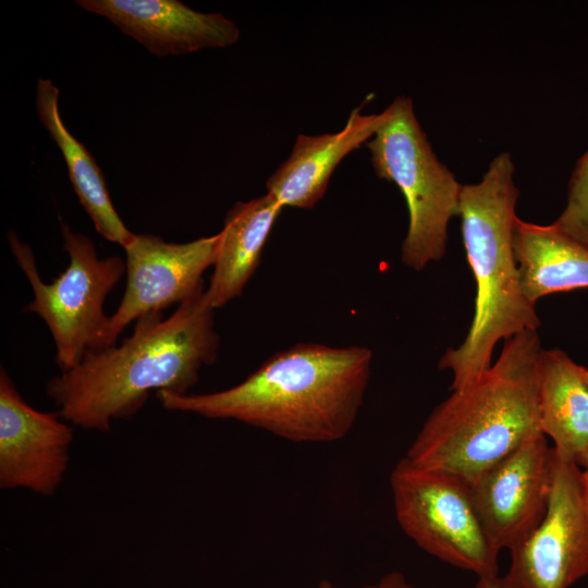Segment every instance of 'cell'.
<instances>
[{"instance_id":"obj_1","label":"cell","mask_w":588,"mask_h":588,"mask_svg":"<svg viewBox=\"0 0 588 588\" xmlns=\"http://www.w3.org/2000/svg\"><path fill=\"white\" fill-rule=\"evenodd\" d=\"M371 364L366 346L299 343L274 353L229 389L155 395L168 411L237 420L295 443H330L353 428Z\"/></svg>"},{"instance_id":"obj_2","label":"cell","mask_w":588,"mask_h":588,"mask_svg":"<svg viewBox=\"0 0 588 588\" xmlns=\"http://www.w3.org/2000/svg\"><path fill=\"white\" fill-rule=\"evenodd\" d=\"M200 289L168 318L149 314L135 321L119 345L86 353L46 387L58 413L71 425L109 432L112 422L137 414L150 394H187L204 366L218 357L215 311Z\"/></svg>"},{"instance_id":"obj_3","label":"cell","mask_w":588,"mask_h":588,"mask_svg":"<svg viewBox=\"0 0 588 588\" xmlns=\"http://www.w3.org/2000/svg\"><path fill=\"white\" fill-rule=\"evenodd\" d=\"M541 350L538 331L506 339L495 363L479 379L453 390L432 411L406 457L470 485L540 432L537 365Z\"/></svg>"},{"instance_id":"obj_4","label":"cell","mask_w":588,"mask_h":588,"mask_svg":"<svg viewBox=\"0 0 588 588\" xmlns=\"http://www.w3.org/2000/svg\"><path fill=\"white\" fill-rule=\"evenodd\" d=\"M513 175L510 154L501 152L479 183L462 186L457 216L476 297L465 339L439 360V368L453 376L452 390L473 383L490 368L501 340L540 327L535 305L522 292L513 249L519 195Z\"/></svg>"},{"instance_id":"obj_5","label":"cell","mask_w":588,"mask_h":588,"mask_svg":"<svg viewBox=\"0 0 588 588\" xmlns=\"http://www.w3.org/2000/svg\"><path fill=\"white\" fill-rule=\"evenodd\" d=\"M367 142L378 177L394 183L408 210L402 262L416 271L445 254L448 225L457 216L462 186L438 160L414 113L412 100L400 96Z\"/></svg>"},{"instance_id":"obj_6","label":"cell","mask_w":588,"mask_h":588,"mask_svg":"<svg viewBox=\"0 0 588 588\" xmlns=\"http://www.w3.org/2000/svg\"><path fill=\"white\" fill-rule=\"evenodd\" d=\"M61 232L70 264L51 283L40 278L27 243L14 231L8 233V242L34 293L24 310L45 321L54 342L56 364L65 371L77 366L86 353L115 345L103 305L125 274V261L115 255L99 258L93 241L64 222Z\"/></svg>"},{"instance_id":"obj_7","label":"cell","mask_w":588,"mask_h":588,"mask_svg":"<svg viewBox=\"0 0 588 588\" xmlns=\"http://www.w3.org/2000/svg\"><path fill=\"white\" fill-rule=\"evenodd\" d=\"M390 486L397 524L421 550L477 578L499 576V551L465 480L405 456L393 467Z\"/></svg>"},{"instance_id":"obj_8","label":"cell","mask_w":588,"mask_h":588,"mask_svg":"<svg viewBox=\"0 0 588 588\" xmlns=\"http://www.w3.org/2000/svg\"><path fill=\"white\" fill-rule=\"evenodd\" d=\"M578 463L553 448L544 517L510 550L503 588H569L588 575V505Z\"/></svg>"},{"instance_id":"obj_9","label":"cell","mask_w":588,"mask_h":588,"mask_svg":"<svg viewBox=\"0 0 588 588\" xmlns=\"http://www.w3.org/2000/svg\"><path fill=\"white\" fill-rule=\"evenodd\" d=\"M553 482V446L540 431L469 485L485 531L500 552L523 541L542 520Z\"/></svg>"},{"instance_id":"obj_10","label":"cell","mask_w":588,"mask_h":588,"mask_svg":"<svg viewBox=\"0 0 588 588\" xmlns=\"http://www.w3.org/2000/svg\"><path fill=\"white\" fill-rule=\"evenodd\" d=\"M218 238L217 233L172 243L155 234H135L124 247L126 285L110 316L112 344L130 323L179 306L203 289V274L215 262Z\"/></svg>"},{"instance_id":"obj_11","label":"cell","mask_w":588,"mask_h":588,"mask_svg":"<svg viewBox=\"0 0 588 588\" xmlns=\"http://www.w3.org/2000/svg\"><path fill=\"white\" fill-rule=\"evenodd\" d=\"M71 424L29 405L0 369V488L51 497L70 464Z\"/></svg>"},{"instance_id":"obj_12","label":"cell","mask_w":588,"mask_h":588,"mask_svg":"<svg viewBox=\"0 0 588 588\" xmlns=\"http://www.w3.org/2000/svg\"><path fill=\"white\" fill-rule=\"evenodd\" d=\"M88 12L112 22L157 57L224 48L240 38L221 13L195 11L177 0H77Z\"/></svg>"},{"instance_id":"obj_13","label":"cell","mask_w":588,"mask_h":588,"mask_svg":"<svg viewBox=\"0 0 588 588\" xmlns=\"http://www.w3.org/2000/svg\"><path fill=\"white\" fill-rule=\"evenodd\" d=\"M384 118V111L362 114L360 108H356L336 133L299 134L290 157L267 180V194L283 208L315 207L323 197L335 168L375 135Z\"/></svg>"},{"instance_id":"obj_14","label":"cell","mask_w":588,"mask_h":588,"mask_svg":"<svg viewBox=\"0 0 588 588\" xmlns=\"http://www.w3.org/2000/svg\"><path fill=\"white\" fill-rule=\"evenodd\" d=\"M283 207L269 194L236 203L226 213L205 290L208 304L218 309L242 295L255 274L270 232Z\"/></svg>"},{"instance_id":"obj_15","label":"cell","mask_w":588,"mask_h":588,"mask_svg":"<svg viewBox=\"0 0 588 588\" xmlns=\"http://www.w3.org/2000/svg\"><path fill=\"white\" fill-rule=\"evenodd\" d=\"M537 396L542 433L577 463L588 450L587 368L560 348L541 350Z\"/></svg>"},{"instance_id":"obj_16","label":"cell","mask_w":588,"mask_h":588,"mask_svg":"<svg viewBox=\"0 0 588 588\" xmlns=\"http://www.w3.org/2000/svg\"><path fill=\"white\" fill-rule=\"evenodd\" d=\"M513 249L522 292L531 303L553 293L588 287V247L548 225L516 217Z\"/></svg>"},{"instance_id":"obj_17","label":"cell","mask_w":588,"mask_h":588,"mask_svg":"<svg viewBox=\"0 0 588 588\" xmlns=\"http://www.w3.org/2000/svg\"><path fill=\"white\" fill-rule=\"evenodd\" d=\"M59 88L49 78H39L36 88V110L64 158L74 192L93 221L96 231L107 241L123 248L133 240L114 209L105 176L96 160L64 125L59 111Z\"/></svg>"},{"instance_id":"obj_18","label":"cell","mask_w":588,"mask_h":588,"mask_svg":"<svg viewBox=\"0 0 588 588\" xmlns=\"http://www.w3.org/2000/svg\"><path fill=\"white\" fill-rule=\"evenodd\" d=\"M554 224L588 247V150L576 162L568 183L565 208Z\"/></svg>"},{"instance_id":"obj_19","label":"cell","mask_w":588,"mask_h":588,"mask_svg":"<svg viewBox=\"0 0 588 588\" xmlns=\"http://www.w3.org/2000/svg\"><path fill=\"white\" fill-rule=\"evenodd\" d=\"M363 588H416L401 572H390L377 581L366 585Z\"/></svg>"},{"instance_id":"obj_20","label":"cell","mask_w":588,"mask_h":588,"mask_svg":"<svg viewBox=\"0 0 588 588\" xmlns=\"http://www.w3.org/2000/svg\"><path fill=\"white\" fill-rule=\"evenodd\" d=\"M475 588H503L499 576L478 577Z\"/></svg>"},{"instance_id":"obj_21","label":"cell","mask_w":588,"mask_h":588,"mask_svg":"<svg viewBox=\"0 0 588 588\" xmlns=\"http://www.w3.org/2000/svg\"><path fill=\"white\" fill-rule=\"evenodd\" d=\"M581 479H583V488H584L585 499H586V502H587V505H588V469H583Z\"/></svg>"},{"instance_id":"obj_22","label":"cell","mask_w":588,"mask_h":588,"mask_svg":"<svg viewBox=\"0 0 588 588\" xmlns=\"http://www.w3.org/2000/svg\"><path fill=\"white\" fill-rule=\"evenodd\" d=\"M587 378H588V369H587ZM578 465H579L583 469H588V450H587L586 453L581 456V458L578 461Z\"/></svg>"},{"instance_id":"obj_23","label":"cell","mask_w":588,"mask_h":588,"mask_svg":"<svg viewBox=\"0 0 588 588\" xmlns=\"http://www.w3.org/2000/svg\"><path fill=\"white\" fill-rule=\"evenodd\" d=\"M317 588H339L338 586H335L331 580L329 579H321L319 583H318V586Z\"/></svg>"}]
</instances>
